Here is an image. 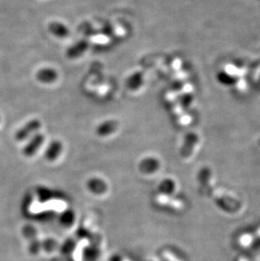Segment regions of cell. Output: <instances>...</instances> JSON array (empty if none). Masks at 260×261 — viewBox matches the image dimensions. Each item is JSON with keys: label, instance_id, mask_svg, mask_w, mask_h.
Wrapping results in <instances>:
<instances>
[{"label": "cell", "instance_id": "cell-1", "mask_svg": "<svg viewBox=\"0 0 260 261\" xmlns=\"http://www.w3.org/2000/svg\"><path fill=\"white\" fill-rule=\"evenodd\" d=\"M213 198L218 205L223 208V210L234 212L241 207V201L237 198L235 197L234 195L227 191H224L220 189L218 191H215L213 195Z\"/></svg>", "mask_w": 260, "mask_h": 261}, {"label": "cell", "instance_id": "cell-2", "mask_svg": "<svg viewBox=\"0 0 260 261\" xmlns=\"http://www.w3.org/2000/svg\"><path fill=\"white\" fill-rule=\"evenodd\" d=\"M42 123L39 119L30 120L24 126H22L16 134V140L18 142H23L29 138L40 129Z\"/></svg>", "mask_w": 260, "mask_h": 261}, {"label": "cell", "instance_id": "cell-3", "mask_svg": "<svg viewBox=\"0 0 260 261\" xmlns=\"http://www.w3.org/2000/svg\"><path fill=\"white\" fill-rule=\"evenodd\" d=\"M45 137L43 134H36L33 138L31 139L26 147L23 149V153L27 158H32L40 149V147L43 146Z\"/></svg>", "mask_w": 260, "mask_h": 261}, {"label": "cell", "instance_id": "cell-4", "mask_svg": "<svg viewBox=\"0 0 260 261\" xmlns=\"http://www.w3.org/2000/svg\"><path fill=\"white\" fill-rule=\"evenodd\" d=\"M156 201L158 205L165 207L171 208L172 210L174 211H182L184 208V204L181 200L174 199V198L170 197L167 195H159L156 198Z\"/></svg>", "mask_w": 260, "mask_h": 261}, {"label": "cell", "instance_id": "cell-5", "mask_svg": "<svg viewBox=\"0 0 260 261\" xmlns=\"http://www.w3.org/2000/svg\"><path fill=\"white\" fill-rule=\"evenodd\" d=\"M89 48L88 41L83 40L79 41L78 43H75L68 48L66 51V57L70 59H77L81 55H83Z\"/></svg>", "mask_w": 260, "mask_h": 261}, {"label": "cell", "instance_id": "cell-6", "mask_svg": "<svg viewBox=\"0 0 260 261\" xmlns=\"http://www.w3.org/2000/svg\"><path fill=\"white\" fill-rule=\"evenodd\" d=\"M36 76L38 81H40L41 83L52 84L56 81L59 75L55 69L52 68H43L38 70Z\"/></svg>", "mask_w": 260, "mask_h": 261}, {"label": "cell", "instance_id": "cell-7", "mask_svg": "<svg viewBox=\"0 0 260 261\" xmlns=\"http://www.w3.org/2000/svg\"><path fill=\"white\" fill-rule=\"evenodd\" d=\"M118 123L115 120H107L97 128V136L106 137L114 133L118 129Z\"/></svg>", "mask_w": 260, "mask_h": 261}, {"label": "cell", "instance_id": "cell-8", "mask_svg": "<svg viewBox=\"0 0 260 261\" xmlns=\"http://www.w3.org/2000/svg\"><path fill=\"white\" fill-rule=\"evenodd\" d=\"M63 151V145L59 141H54L49 145L48 149L46 150L45 158L47 160L53 162L59 158Z\"/></svg>", "mask_w": 260, "mask_h": 261}, {"label": "cell", "instance_id": "cell-9", "mask_svg": "<svg viewBox=\"0 0 260 261\" xmlns=\"http://www.w3.org/2000/svg\"><path fill=\"white\" fill-rule=\"evenodd\" d=\"M49 31L52 35L59 38H65L70 35L67 27L60 22H51L49 25Z\"/></svg>", "mask_w": 260, "mask_h": 261}, {"label": "cell", "instance_id": "cell-10", "mask_svg": "<svg viewBox=\"0 0 260 261\" xmlns=\"http://www.w3.org/2000/svg\"><path fill=\"white\" fill-rule=\"evenodd\" d=\"M159 166H160V163H159V161L156 159V158H145L140 163V170L143 173L149 174V173H155V172L158 170Z\"/></svg>", "mask_w": 260, "mask_h": 261}, {"label": "cell", "instance_id": "cell-11", "mask_svg": "<svg viewBox=\"0 0 260 261\" xmlns=\"http://www.w3.org/2000/svg\"><path fill=\"white\" fill-rule=\"evenodd\" d=\"M144 83V75L141 72L132 74L126 80L127 88L131 91H137L142 86Z\"/></svg>", "mask_w": 260, "mask_h": 261}, {"label": "cell", "instance_id": "cell-12", "mask_svg": "<svg viewBox=\"0 0 260 261\" xmlns=\"http://www.w3.org/2000/svg\"><path fill=\"white\" fill-rule=\"evenodd\" d=\"M194 142H195V140L193 139L192 136H188L186 138L185 142H184V145H183L182 151H181V155H182V158H187L191 156V153L193 152V146L194 144Z\"/></svg>", "mask_w": 260, "mask_h": 261}, {"label": "cell", "instance_id": "cell-13", "mask_svg": "<svg viewBox=\"0 0 260 261\" xmlns=\"http://www.w3.org/2000/svg\"><path fill=\"white\" fill-rule=\"evenodd\" d=\"M88 185L91 191L96 193V194L104 193L106 191V189H107L106 184L103 183V181L100 180V179H92V180L89 182Z\"/></svg>", "mask_w": 260, "mask_h": 261}, {"label": "cell", "instance_id": "cell-14", "mask_svg": "<svg viewBox=\"0 0 260 261\" xmlns=\"http://www.w3.org/2000/svg\"><path fill=\"white\" fill-rule=\"evenodd\" d=\"M161 255L165 261H183L179 257H177V255H176L174 253H172V251L167 250V249L164 250L161 253Z\"/></svg>", "mask_w": 260, "mask_h": 261}, {"label": "cell", "instance_id": "cell-15", "mask_svg": "<svg viewBox=\"0 0 260 261\" xmlns=\"http://www.w3.org/2000/svg\"><path fill=\"white\" fill-rule=\"evenodd\" d=\"M161 190L165 193H172L174 190L175 183L172 180H166L161 185Z\"/></svg>", "mask_w": 260, "mask_h": 261}]
</instances>
